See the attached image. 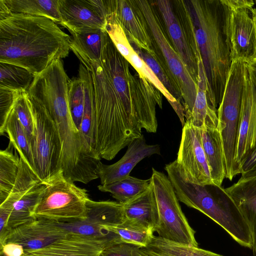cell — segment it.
Returning a JSON list of instances; mask_svg holds the SVG:
<instances>
[{
	"label": "cell",
	"mask_w": 256,
	"mask_h": 256,
	"mask_svg": "<svg viewBox=\"0 0 256 256\" xmlns=\"http://www.w3.org/2000/svg\"><path fill=\"white\" fill-rule=\"evenodd\" d=\"M130 43L134 52L152 70L166 90L182 105L183 99L181 92L177 84L168 72L159 56L157 54L153 56L146 51L140 48L134 43L132 42Z\"/></svg>",
	"instance_id": "1f68e13d"
},
{
	"label": "cell",
	"mask_w": 256,
	"mask_h": 256,
	"mask_svg": "<svg viewBox=\"0 0 256 256\" xmlns=\"http://www.w3.org/2000/svg\"><path fill=\"white\" fill-rule=\"evenodd\" d=\"M20 158L8 148L0 151V204L9 196L16 182Z\"/></svg>",
	"instance_id": "4dcf8cb0"
},
{
	"label": "cell",
	"mask_w": 256,
	"mask_h": 256,
	"mask_svg": "<svg viewBox=\"0 0 256 256\" xmlns=\"http://www.w3.org/2000/svg\"><path fill=\"white\" fill-rule=\"evenodd\" d=\"M176 160L191 182L200 185L213 183L202 144L200 130L188 122L183 126Z\"/></svg>",
	"instance_id": "5bb4252c"
},
{
	"label": "cell",
	"mask_w": 256,
	"mask_h": 256,
	"mask_svg": "<svg viewBox=\"0 0 256 256\" xmlns=\"http://www.w3.org/2000/svg\"><path fill=\"white\" fill-rule=\"evenodd\" d=\"M136 0L149 26L156 52L181 92L186 118L192 110L198 84L172 44L161 16L152 1Z\"/></svg>",
	"instance_id": "8992f818"
},
{
	"label": "cell",
	"mask_w": 256,
	"mask_h": 256,
	"mask_svg": "<svg viewBox=\"0 0 256 256\" xmlns=\"http://www.w3.org/2000/svg\"><path fill=\"white\" fill-rule=\"evenodd\" d=\"M68 232L59 224L58 220L35 218L12 229L6 242L18 244L24 250H34L64 237Z\"/></svg>",
	"instance_id": "ac0fdd59"
},
{
	"label": "cell",
	"mask_w": 256,
	"mask_h": 256,
	"mask_svg": "<svg viewBox=\"0 0 256 256\" xmlns=\"http://www.w3.org/2000/svg\"><path fill=\"white\" fill-rule=\"evenodd\" d=\"M28 98L34 124L31 142L34 170L42 184H46L62 171V144L49 112L40 103L29 96Z\"/></svg>",
	"instance_id": "52a82bcc"
},
{
	"label": "cell",
	"mask_w": 256,
	"mask_h": 256,
	"mask_svg": "<svg viewBox=\"0 0 256 256\" xmlns=\"http://www.w3.org/2000/svg\"><path fill=\"white\" fill-rule=\"evenodd\" d=\"M100 256H106L102 252L101 253V254L100 255Z\"/></svg>",
	"instance_id": "f6af8a7d"
},
{
	"label": "cell",
	"mask_w": 256,
	"mask_h": 256,
	"mask_svg": "<svg viewBox=\"0 0 256 256\" xmlns=\"http://www.w3.org/2000/svg\"><path fill=\"white\" fill-rule=\"evenodd\" d=\"M202 142L214 184L221 186L225 178V160L220 134L218 128L202 126Z\"/></svg>",
	"instance_id": "603a6c76"
},
{
	"label": "cell",
	"mask_w": 256,
	"mask_h": 256,
	"mask_svg": "<svg viewBox=\"0 0 256 256\" xmlns=\"http://www.w3.org/2000/svg\"><path fill=\"white\" fill-rule=\"evenodd\" d=\"M70 40L48 18L12 14L0 20V62L19 66L36 76L68 56Z\"/></svg>",
	"instance_id": "7a4b0ae2"
},
{
	"label": "cell",
	"mask_w": 256,
	"mask_h": 256,
	"mask_svg": "<svg viewBox=\"0 0 256 256\" xmlns=\"http://www.w3.org/2000/svg\"><path fill=\"white\" fill-rule=\"evenodd\" d=\"M104 229L117 235L122 242L132 244L140 248L146 246L153 236L151 229L130 224L126 220L114 226H106Z\"/></svg>",
	"instance_id": "d6a6232c"
},
{
	"label": "cell",
	"mask_w": 256,
	"mask_h": 256,
	"mask_svg": "<svg viewBox=\"0 0 256 256\" xmlns=\"http://www.w3.org/2000/svg\"><path fill=\"white\" fill-rule=\"evenodd\" d=\"M45 184L40 183L18 199L4 201L0 204V209L8 214V226L11 230L34 220L32 213L37 204Z\"/></svg>",
	"instance_id": "cb8c5ba5"
},
{
	"label": "cell",
	"mask_w": 256,
	"mask_h": 256,
	"mask_svg": "<svg viewBox=\"0 0 256 256\" xmlns=\"http://www.w3.org/2000/svg\"><path fill=\"white\" fill-rule=\"evenodd\" d=\"M179 201L196 209L224 228L240 246L252 250L250 228L233 199L221 186L188 180L175 160L164 168Z\"/></svg>",
	"instance_id": "277c9868"
},
{
	"label": "cell",
	"mask_w": 256,
	"mask_h": 256,
	"mask_svg": "<svg viewBox=\"0 0 256 256\" xmlns=\"http://www.w3.org/2000/svg\"><path fill=\"white\" fill-rule=\"evenodd\" d=\"M12 110L31 144L34 134V124L28 92L22 93L18 97L14 102Z\"/></svg>",
	"instance_id": "d590c367"
},
{
	"label": "cell",
	"mask_w": 256,
	"mask_h": 256,
	"mask_svg": "<svg viewBox=\"0 0 256 256\" xmlns=\"http://www.w3.org/2000/svg\"><path fill=\"white\" fill-rule=\"evenodd\" d=\"M206 76L209 107L217 113L232 62L230 8L224 0H185Z\"/></svg>",
	"instance_id": "3957f363"
},
{
	"label": "cell",
	"mask_w": 256,
	"mask_h": 256,
	"mask_svg": "<svg viewBox=\"0 0 256 256\" xmlns=\"http://www.w3.org/2000/svg\"><path fill=\"white\" fill-rule=\"evenodd\" d=\"M159 212L156 231L162 238L187 246H198L195 231L183 213L168 176L152 168L151 176Z\"/></svg>",
	"instance_id": "30bf717a"
},
{
	"label": "cell",
	"mask_w": 256,
	"mask_h": 256,
	"mask_svg": "<svg viewBox=\"0 0 256 256\" xmlns=\"http://www.w3.org/2000/svg\"><path fill=\"white\" fill-rule=\"evenodd\" d=\"M240 170L242 176L256 175V149L242 162Z\"/></svg>",
	"instance_id": "f35d334b"
},
{
	"label": "cell",
	"mask_w": 256,
	"mask_h": 256,
	"mask_svg": "<svg viewBox=\"0 0 256 256\" xmlns=\"http://www.w3.org/2000/svg\"><path fill=\"white\" fill-rule=\"evenodd\" d=\"M86 68L92 84V149L100 159L110 160L142 129L156 132L162 94L118 52L106 31L100 60Z\"/></svg>",
	"instance_id": "6da1fadb"
},
{
	"label": "cell",
	"mask_w": 256,
	"mask_h": 256,
	"mask_svg": "<svg viewBox=\"0 0 256 256\" xmlns=\"http://www.w3.org/2000/svg\"><path fill=\"white\" fill-rule=\"evenodd\" d=\"M116 242L108 238L70 232L40 248L24 250L22 256H100L108 246Z\"/></svg>",
	"instance_id": "e0dca14e"
},
{
	"label": "cell",
	"mask_w": 256,
	"mask_h": 256,
	"mask_svg": "<svg viewBox=\"0 0 256 256\" xmlns=\"http://www.w3.org/2000/svg\"><path fill=\"white\" fill-rule=\"evenodd\" d=\"M24 252L22 245L14 242H6L0 248V254L3 256H22Z\"/></svg>",
	"instance_id": "ab89813d"
},
{
	"label": "cell",
	"mask_w": 256,
	"mask_h": 256,
	"mask_svg": "<svg viewBox=\"0 0 256 256\" xmlns=\"http://www.w3.org/2000/svg\"><path fill=\"white\" fill-rule=\"evenodd\" d=\"M246 66L251 80L256 86V60L246 62Z\"/></svg>",
	"instance_id": "60d3db41"
},
{
	"label": "cell",
	"mask_w": 256,
	"mask_h": 256,
	"mask_svg": "<svg viewBox=\"0 0 256 256\" xmlns=\"http://www.w3.org/2000/svg\"><path fill=\"white\" fill-rule=\"evenodd\" d=\"M12 14L48 18L60 24L58 0H4Z\"/></svg>",
	"instance_id": "4316f807"
},
{
	"label": "cell",
	"mask_w": 256,
	"mask_h": 256,
	"mask_svg": "<svg viewBox=\"0 0 256 256\" xmlns=\"http://www.w3.org/2000/svg\"><path fill=\"white\" fill-rule=\"evenodd\" d=\"M124 220L122 204L115 201H94L89 198L85 218L58 220V222L68 232L122 242L117 235L106 230L104 226L120 224Z\"/></svg>",
	"instance_id": "8fae6325"
},
{
	"label": "cell",
	"mask_w": 256,
	"mask_h": 256,
	"mask_svg": "<svg viewBox=\"0 0 256 256\" xmlns=\"http://www.w3.org/2000/svg\"><path fill=\"white\" fill-rule=\"evenodd\" d=\"M151 177L142 180L129 176L127 178L114 182L98 186L102 192L110 193L117 202L124 204L144 192L150 186Z\"/></svg>",
	"instance_id": "83f0119b"
},
{
	"label": "cell",
	"mask_w": 256,
	"mask_h": 256,
	"mask_svg": "<svg viewBox=\"0 0 256 256\" xmlns=\"http://www.w3.org/2000/svg\"><path fill=\"white\" fill-rule=\"evenodd\" d=\"M137 246L126 242L114 243L106 246L102 252L106 256H132Z\"/></svg>",
	"instance_id": "74e56055"
},
{
	"label": "cell",
	"mask_w": 256,
	"mask_h": 256,
	"mask_svg": "<svg viewBox=\"0 0 256 256\" xmlns=\"http://www.w3.org/2000/svg\"><path fill=\"white\" fill-rule=\"evenodd\" d=\"M35 76L22 66L0 62V88L26 92Z\"/></svg>",
	"instance_id": "f546056e"
},
{
	"label": "cell",
	"mask_w": 256,
	"mask_h": 256,
	"mask_svg": "<svg viewBox=\"0 0 256 256\" xmlns=\"http://www.w3.org/2000/svg\"><path fill=\"white\" fill-rule=\"evenodd\" d=\"M225 190L248 224L253 240L252 250L256 256V175L241 176L237 182Z\"/></svg>",
	"instance_id": "44dd1931"
},
{
	"label": "cell",
	"mask_w": 256,
	"mask_h": 256,
	"mask_svg": "<svg viewBox=\"0 0 256 256\" xmlns=\"http://www.w3.org/2000/svg\"><path fill=\"white\" fill-rule=\"evenodd\" d=\"M105 29L86 28L71 33L70 49L85 68L100 60Z\"/></svg>",
	"instance_id": "7402d4cb"
},
{
	"label": "cell",
	"mask_w": 256,
	"mask_h": 256,
	"mask_svg": "<svg viewBox=\"0 0 256 256\" xmlns=\"http://www.w3.org/2000/svg\"><path fill=\"white\" fill-rule=\"evenodd\" d=\"M106 16L122 28L128 41L155 56L157 54L150 30L136 0H104Z\"/></svg>",
	"instance_id": "4fadbf2b"
},
{
	"label": "cell",
	"mask_w": 256,
	"mask_h": 256,
	"mask_svg": "<svg viewBox=\"0 0 256 256\" xmlns=\"http://www.w3.org/2000/svg\"><path fill=\"white\" fill-rule=\"evenodd\" d=\"M4 133H6L9 138L10 144H12L20 157L26 162L30 168L34 172L30 140L12 109L6 122Z\"/></svg>",
	"instance_id": "f1b7e54d"
},
{
	"label": "cell",
	"mask_w": 256,
	"mask_h": 256,
	"mask_svg": "<svg viewBox=\"0 0 256 256\" xmlns=\"http://www.w3.org/2000/svg\"><path fill=\"white\" fill-rule=\"evenodd\" d=\"M0 256H2V255H0Z\"/></svg>",
	"instance_id": "bcb514c9"
},
{
	"label": "cell",
	"mask_w": 256,
	"mask_h": 256,
	"mask_svg": "<svg viewBox=\"0 0 256 256\" xmlns=\"http://www.w3.org/2000/svg\"><path fill=\"white\" fill-rule=\"evenodd\" d=\"M252 18L254 22V26L256 28V8H254V10L252 12ZM254 60H256V50H255V55Z\"/></svg>",
	"instance_id": "ee69618b"
},
{
	"label": "cell",
	"mask_w": 256,
	"mask_h": 256,
	"mask_svg": "<svg viewBox=\"0 0 256 256\" xmlns=\"http://www.w3.org/2000/svg\"><path fill=\"white\" fill-rule=\"evenodd\" d=\"M152 2L161 16L174 50L198 84V62L202 59L185 0Z\"/></svg>",
	"instance_id": "9c48e42d"
},
{
	"label": "cell",
	"mask_w": 256,
	"mask_h": 256,
	"mask_svg": "<svg viewBox=\"0 0 256 256\" xmlns=\"http://www.w3.org/2000/svg\"><path fill=\"white\" fill-rule=\"evenodd\" d=\"M230 8L228 30L232 61L246 62L254 58L256 32L252 18V0H224Z\"/></svg>",
	"instance_id": "7c38bea8"
},
{
	"label": "cell",
	"mask_w": 256,
	"mask_h": 256,
	"mask_svg": "<svg viewBox=\"0 0 256 256\" xmlns=\"http://www.w3.org/2000/svg\"><path fill=\"white\" fill-rule=\"evenodd\" d=\"M246 69L244 60L232 61L222 99L217 110L218 128L225 160V178L230 180L240 174L236 159Z\"/></svg>",
	"instance_id": "5b68a950"
},
{
	"label": "cell",
	"mask_w": 256,
	"mask_h": 256,
	"mask_svg": "<svg viewBox=\"0 0 256 256\" xmlns=\"http://www.w3.org/2000/svg\"><path fill=\"white\" fill-rule=\"evenodd\" d=\"M153 154H160L159 145L147 144L142 135L129 144L126 152L118 162L107 165L100 161L96 174L102 185L110 184L130 176L132 170L140 161Z\"/></svg>",
	"instance_id": "d6986e66"
},
{
	"label": "cell",
	"mask_w": 256,
	"mask_h": 256,
	"mask_svg": "<svg viewBox=\"0 0 256 256\" xmlns=\"http://www.w3.org/2000/svg\"><path fill=\"white\" fill-rule=\"evenodd\" d=\"M11 14L4 0H0V20L6 18Z\"/></svg>",
	"instance_id": "b9f144b4"
},
{
	"label": "cell",
	"mask_w": 256,
	"mask_h": 256,
	"mask_svg": "<svg viewBox=\"0 0 256 256\" xmlns=\"http://www.w3.org/2000/svg\"><path fill=\"white\" fill-rule=\"evenodd\" d=\"M124 220L151 229L159 226V212L152 182L144 192L123 204Z\"/></svg>",
	"instance_id": "ffe728a7"
},
{
	"label": "cell",
	"mask_w": 256,
	"mask_h": 256,
	"mask_svg": "<svg viewBox=\"0 0 256 256\" xmlns=\"http://www.w3.org/2000/svg\"><path fill=\"white\" fill-rule=\"evenodd\" d=\"M132 256H148L140 248V247H136L133 251Z\"/></svg>",
	"instance_id": "7bdbcfd3"
},
{
	"label": "cell",
	"mask_w": 256,
	"mask_h": 256,
	"mask_svg": "<svg viewBox=\"0 0 256 256\" xmlns=\"http://www.w3.org/2000/svg\"><path fill=\"white\" fill-rule=\"evenodd\" d=\"M256 149V86L246 66L236 159L240 174L242 164Z\"/></svg>",
	"instance_id": "2e32d148"
},
{
	"label": "cell",
	"mask_w": 256,
	"mask_h": 256,
	"mask_svg": "<svg viewBox=\"0 0 256 256\" xmlns=\"http://www.w3.org/2000/svg\"><path fill=\"white\" fill-rule=\"evenodd\" d=\"M141 250L148 256H224L198 248L176 243L153 235Z\"/></svg>",
	"instance_id": "484cf974"
},
{
	"label": "cell",
	"mask_w": 256,
	"mask_h": 256,
	"mask_svg": "<svg viewBox=\"0 0 256 256\" xmlns=\"http://www.w3.org/2000/svg\"><path fill=\"white\" fill-rule=\"evenodd\" d=\"M25 92L0 88V134L4 130L8 116L18 97Z\"/></svg>",
	"instance_id": "8d00e7d4"
},
{
	"label": "cell",
	"mask_w": 256,
	"mask_h": 256,
	"mask_svg": "<svg viewBox=\"0 0 256 256\" xmlns=\"http://www.w3.org/2000/svg\"><path fill=\"white\" fill-rule=\"evenodd\" d=\"M60 24L71 34L86 28L105 29L106 12L104 0H58Z\"/></svg>",
	"instance_id": "9a60e30c"
},
{
	"label": "cell",
	"mask_w": 256,
	"mask_h": 256,
	"mask_svg": "<svg viewBox=\"0 0 256 256\" xmlns=\"http://www.w3.org/2000/svg\"><path fill=\"white\" fill-rule=\"evenodd\" d=\"M88 199L87 190L76 186L62 171L45 184L32 216L58 221L84 219Z\"/></svg>",
	"instance_id": "ba28073f"
},
{
	"label": "cell",
	"mask_w": 256,
	"mask_h": 256,
	"mask_svg": "<svg viewBox=\"0 0 256 256\" xmlns=\"http://www.w3.org/2000/svg\"><path fill=\"white\" fill-rule=\"evenodd\" d=\"M68 104L72 120L77 129L80 132L85 106V89L84 82L79 77L74 78L70 80Z\"/></svg>",
	"instance_id": "e575fe53"
},
{
	"label": "cell",
	"mask_w": 256,
	"mask_h": 256,
	"mask_svg": "<svg viewBox=\"0 0 256 256\" xmlns=\"http://www.w3.org/2000/svg\"><path fill=\"white\" fill-rule=\"evenodd\" d=\"M138 72H141L151 83L153 84L166 98L172 106L182 122L184 126V108L181 103L177 101L164 86L146 62L138 56L134 49L126 60Z\"/></svg>",
	"instance_id": "836d02e7"
},
{
	"label": "cell",
	"mask_w": 256,
	"mask_h": 256,
	"mask_svg": "<svg viewBox=\"0 0 256 256\" xmlns=\"http://www.w3.org/2000/svg\"><path fill=\"white\" fill-rule=\"evenodd\" d=\"M207 84L202 60L198 62V91L192 110L186 118L188 122L196 128L202 126L218 128L217 113L208 106L207 97Z\"/></svg>",
	"instance_id": "d4e9b609"
}]
</instances>
